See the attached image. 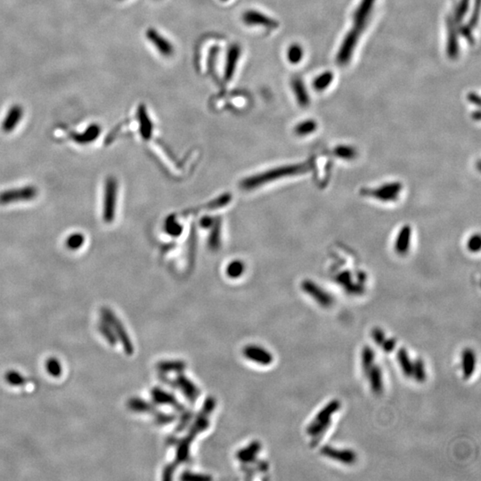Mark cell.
I'll return each mask as SVG.
<instances>
[{
	"label": "cell",
	"mask_w": 481,
	"mask_h": 481,
	"mask_svg": "<svg viewBox=\"0 0 481 481\" xmlns=\"http://www.w3.org/2000/svg\"><path fill=\"white\" fill-rule=\"evenodd\" d=\"M462 366L464 377L468 380L473 376L476 367V355L472 349H465L462 357Z\"/></svg>",
	"instance_id": "obj_21"
},
{
	"label": "cell",
	"mask_w": 481,
	"mask_h": 481,
	"mask_svg": "<svg viewBox=\"0 0 481 481\" xmlns=\"http://www.w3.org/2000/svg\"><path fill=\"white\" fill-rule=\"evenodd\" d=\"M321 454L332 460L340 462L344 465H353L357 462V454L350 449H337L329 446L321 448Z\"/></svg>",
	"instance_id": "obj_10"
},
{
	"label": "cell",
	"mask_w": 481,
	"mask_h": 481,
	"mask_svg": "<svg viewBox=\"0 0 481 481\" xmlns=\"http://www.w3.org/2000/svg\"><path fill=\"white\" fill-rule=\"evenodd\" d=\"M396 345H397V340H395L394 338H390L389 340H384L382 347L385 352L390 353L394 350Z\"/></svg>",
	"instance_id": "obj_44"
},
{
	"label": "cell",
	"mask_w": 481,
	"mask_h": 481,
	"mask_svg": "<svg viewBox=\"0 0 481 481\" xmlns=\"http://www.w3.org/2000/svg\"><path fill=\"white\" fill-rule=\"evenodd\" d=\"M398 360L404 374H405L407 377H412V376H413L414 363L411 361L410 357L408 356L407 349L402 348V349L398 350Z\"/></svg>",
	"instance_id": "obj_23"
},
{
	"label": "cell",
	"mask_w": 481,
	"mask_h": 481,
	"mask_svg": "<svg viewBox=\"0 0 481 481\" xmlns=\"http://www.w3.org/2000/svg\"><path fill=\"white\" fill-rule=\"evenodd\" d=\"M220 227H216L213 232H212V236L210 237V247L213 249H216L219 245H220Z\"/></svg>",
	"instance_id": "obj_40"
},
{
	"label": "cell",
	"mask_w": 481,
	"mask_h": 481,
	"mask_svg": "<svg viewBox=\"0 0 481 481\" xmlns=\"http://www.w3.org/2000/svg\"><path fill=\"white\" fill-rule=\"evenodd\" d=\"M413 376L420 383H423L426 381L427 373H426V369H425V365H424L423 361L420 358L419 359H416V361L414 363Z\"/></svg>",
	"instance_id": "obj_30"
},
{
	"label": "cell",
	"mask_w": 481,
	"mask_h": 481,
	"mask_svg": "<svg viewBox=\"0 0 481 481\" xmlns=\"http://www.w3.org/2000/svg\"><path fill=\"white\" fill-rule=\"evenodd\" d=\"M472 29L473 28H471L468 24L457 25L458 33L460 34L462 37H465V40L470 43L471 45L475 43V37L473 36Z\"/></svg>",
	"instance_id": "obj_35"
},
{
	"label": "cell",
	"mask_w": 481,
	"mask_h": 481,
	"mask_svg": "<svg viewBox=\"0 0 481 481\" xmlns=\"http://www.w3.org/2000/svg\"><path fill=\"white\" fill-rule=\"evenodd\" d=\"M38 191L37 187L34 186L13 188L0 193V205L19 203V202H29L37 197Z\"/></svg>",
	"instance_id": "obj_4"
},
{
	"label": "cell",
	"mask_w": 481,
	"mask_h": 481,
	"mask_svg": "<svg viewBox=\"0 0 481 481\" xmlns=\"http://www.w3.org/2000/svg\"><path fill=\"white\" fill-rule=\"evenodd\" d=\"M241 20L247 26H259L265 29H274L279 26L276 20L254 9L246 10L241 15Z\"/></svg>",
	"instance_id": "obj_7"
},
{
	"label": "cell",
	"mask_w": 481,
	"mask_h": 481,
	"mask_svg": "<svg viewBox=\"0 0 481 481\" xmlns=\"http://www.w3.org/2000/svg\"><path fill=\"white\" fill-rule=\"evenodd\" d=\"M333 79H334V74L332 71H324L314 79L313 87L315 91H324L332 84Z\"/></svg>",
	"instance_id": "obj_24"
},
{
	"label": "cell",
	"mask_w": 481,
	"mask_h": 481,
	"mask_svg": "<svg viewBox=\"0 0 481 481\" xmlns=\"http://www.w3.org/2000/svg\"><path fill=\"white\" fill-rule=\"evenodd\" d=\"M243 355L252 362L263 365H268L273 362V357L268 351L256 345H250L243 349Z\"/></svg>",
	"instance_id": "obj_14"
},
{
	"label": "cell",
	"mask_w": 481,
	"mask_h": 481,
	"mask_svg": "<svg viewBox=\"0 0 481 481\" xmlns=\"http://www.w3.org/2000/svg\"><path fill=\"white\" fill-rule=\"evenodd\" d=\"M46 369L53 376H59L62 373V366L56 359H49L46 364Z\"/></svg>",
	"instance_id": "obj_38"
},
{
	"label": "cell",
	"mask_w": 481,
	"mask_h": 481,
	"mask_svg": "<svg viewBox=\"0 0 481 481\" xmlns=\"http://www.w3.org/2000/svg\"><path fill=\"white\" fill-rule=\"evenodd\" d=\"M468 99L472 104H476V105H480V103H481V99H480L479 95H477L476 93H473H473H470Z\"/></svg>",
	"instance_id": "obj_45"
},
{
	"label": "cell",
	"mask_w": 481,
	"mask_h": 481,
	"mask_svg": "<svg viewBox=\"0 0 481 481\" xmlns=\"http://www.w3.org/2000/svg\"><path fill=\"white\" fill-rule=\"evenodd\" d=\"M137 116L139 122L140 134L145 140H148L152 136L154 126L148 115L147 109L145 107V104H140L137 107Z\"/></svg>",
	"instance_id": "obj_19"
},
{
	"label": "cell",
	"mask_w": 481,
	"mask_h": 481,
	"mask_svg": "<svg viewBox=\"0 0 481 481\" xmlns=\"http://www.w3.org/2000/svg\"><path fill=\"white\" fill-rule=\"evenodd\" d=\"M6 380L9 383H11L12 385H21V383L23 382V378L21 374L14 373V372L9 373L6 376Z\"/></svg>",
	"instance_id": "obj_43"
},
{
	"label": "cell",
	"mask_w": 481,
	"mask_h": 481,
	"mask_svg": "<svg viewBox=\"0 0 481 481\" xmlns=\"http://www.w3.org/2000/svg\"><path fill=\"white\" fill-rule=\"evenodd\" d=\"M85 243V237L80 233H74L67 237L65 240V246L67 249L71 250H77L80 249Z\"/></svg>",
	"instance_id": "obj_28"
},
{
	"label": "cell",
	"mask_w": 481,
	"mask_h": 481,
	"mask_svg": "<svg viewBox=\"0 0 481 481\" xmlns=\"http://www.w3.org/2000/svg\"><path fill=\"white\" fill-rule=\"evenodd\" d=\"M220 1H222V2H227V1H229V0H220Z\"/></svg>",
	"instance_id": "obj_47"
},
{
	"label": "cell",
	"mask_w": 481,
	"mask_h": 481,
	"mask_svg": "<svg viewBox=\"0 0 481 481\" xmlns=\"http://www.w3.org/2000/svg\"><path fill=\"white\" fill-rule=\"evenodd\" d=\"M361 33H362V31H360L359 29L352 28L348 33L346 34L344 39L340 45V49L338 51V54H337L336 62L338 64H340L341 66H344L350 62L353 53H354L355 48L357 46L358 39L360 37Z\"/></svg>",
	"instance_id": "obj_5"
},
{
	"label": "cell",
	"mask_w": 481,
	"mask_h": 481,
	"mask_svg": "<svg viewBox=\"0 0 481 481\" xmlns=\"http://www.w3.org/2000/svg\"><path fill=\"white\" fill-rule=\"evenodd\" d=\"M244 271V264L240 260H235V261L229 263L227 268V274L229 277L237 278L240 276Z\"/></svg>",
	"instance_id": "obj_32"
},
{
	"label": "cell",
	"mask_w": 481,
	"mask_h": 481,
	"mask_svg": "<svg viewBox=\"0 0 481 481\" xmlns=\"http://www.w3.org/2000/svg\"><path fill=\"white\" fill-rule=\"evenodd\" d=\"M214 407H215V401L212 398H209L205 403L204 408H203V411L201 412L196 422L194 423L191 432H189L188 435L186 438H184V440H181V442L179 443L174 463L171 465V467L167 468L164 473V478L166 480L170 479V476L172 475V472H174L178 465H181L188 459L190 444L192 441L195 440V436L198 435L200 432H204V430L209 426L208 415L212 413Z\"/></svg>",
	"instance_id": "obj_1"
},
{
	"label": "cell",
	"mask_w": 481,
	"mask_h": 481,
	"mask_svg": "<svg viewBox=\"0 0 481 481\" xmlns=\"http://www.w3.org/2000/svg\"><path fill=\"white\" fill-rule=\"evenodd\" d=\"M480 14H481V0H475L473 12L470 16L469 22H468V25L471 28H475L477 26L480 20Z\"/></svg>",
	"instance_id": "obj_36"
},
{
	"label": "cell",
	"mask_w": 481,
	"mask_h": 481,
	"mask_svg": "<svg viewBox=\"0 0 481 481\" xmlns=\"http://www.w3.org/2000/svg\"><path fill=\"white\" fill-rule=\"evenodd\" d=\"M212 223H213V220L212 218H209V217H205L203 220H201V226L204 228V229H207V228H210L212 226Z\"/></svg>",
	"instance_id": "obj_46"
},
{
	"label": "cell",
	"mask_w": 481,
	"mask_h": 481,
	"mask_svg": "<svg viewBox=\"0 0 481 481\" xmlns=\"http://www.w3.org/2000/svg\"><path fill=\"white\" fill-rule=\"evenodd\" d=\"M129 406L132 410L137 412H148L152 409L149 404L145 403L141 399H131L129 403Z\"/></svg>",
	"instance_id": "obj_37"
},
{
	"label": "cell",
	"mask_w": 481,
	"mask_h": 481,
	"mask_svg": "<svg viewBox=\"0 0 481 481\" xmlns=\"http://www.w3.org/2000/svg\"><path fill=\"white\" fill-rule=\"evenodd\" d=\"M170 384L178 387L180 391L183 392V394L185 395V397L191 400L192 402L195 401L199 396V390L197 387L183 374H179L176 381L170 382Z\"/></svg>",
	"instance_id": "obj_17"
},
{
	"label": "cell",
	"mask_w": 481,
	"mask_h": 481,
	"mask_svg": "<svg viewBox=\"0 0 481 481\" xmlns=\"http://www.w3.org/2000/svg\"><path fill=\"white\" fill-rule=\"evenodd\" d=\"M102 315H103V317H104L105 322L109 324V326L112 327V329L114 330V332L118 335L121 343L123 345L126 352L129 355H131L134 351L133 344L129 340V335L126 332V330L123 327L122 324L120 323V320L117 319L116 315L112 313V310H110L109 308H106V307L102 309Z\"/></svg>",
	"instance_id": "obj_6"
},
{
	"label": "cell",
	"mask_w": 481,
	"mask_h": 481,
	"mask_svg": "<svg viewBox=\"0 0 481 481\" xmlns=\"http://www.w3.org/2000/svg\"><path fill=\"white\" fill-rule=\"evenodd\" d=\"M470 4H471V0H460L459 1L457 8H456L455 15L453 16L457 24L461 23L464 20V18H465L466 13L469 10Z\"/></svg>",
	"instance_id": "obj_31"
},
{
	"label": "cell",
	"mask_w": 481,
	"mask_h": 481,
	"mask_svg": "<svg viewBox=\"0 0 481 481\" xmlns=\"http://www.w3.org/2000/svg\"><path fill=\"white\" fill-rule=\"evenodd\" d=\"M286 57L291 64H299L304 57V49L298 43H293L287 48Z\"/></svg>",
	"instance_id": "obj_25"
},
{
	"label": "cell",
	"mask_w": 481,
	"mask_h": 481,
	"mask_svg": "<svg viewBox=\"0 0 481 481\" xmlns=\"http://www.w3.org/2000/svg\"><path fill=\"white\" fill-rule=\"evenodd\" d=\"M260 448H261V447L259 446L258 443H253V444L249 445V447H248V448L242 449L237 455V457H238V459H240L242 462H249L255 457Z\"/></svg>",
	"instance_id": "obj_29"
},
{
	"label": "cell",
	"mask_w": 481,
	"mask_h": 481,
	"mask_svg": "<svg viewBox=\"0 0 481 481\" xmlns=\"http://www.w3.org/2000/svg\"><path fill=\"white\" fill-rule=\"evenodd\" d=\"M374 358H375V355L373 349L369 346L364 347V349L362 350V366L366 376L368 375L370 370L373 367Z\"/></svg>",
	"instance_id": "obj_27"
},
{
	"label": "cell",
	"mask_w": 481,
	"mask_h": 481,
	"mask_svg": "<svg viewBox=\"0 0 481 481\" xmlns=\"http://www.w3.org/2000/svg\"><path fill=\"white\" fill-rule=\"evenodd\" d=\"M240 54L241 47L239 44L234 43L230 45L227 53L224 69V78L227 81H229L234 78V75L237 71V64L240 60Z\"/></svg>",
	"instance_id": "obj_11"
},
{
	"label": "cell",
	"mask_w": 481,
	"mask_h": 481,
	"mask_svg": "<svg viewBox=\"0 0 481 481\" xmlns=\"http://www.w3.org/2000/svg\"><path fill=\"white\" fill-rule=\"evenodd\" d=\"M118 182L114 177H109L105 181L104 187V205H103V220L105 223L113 222L116 213Z\"/></svg>",
	"instance_id": "obj_3"
},
{
	"label": "cell",
	"mask_w": 481,
	"mask_h": 481,
	"mask_svg": "<svg viewBox=\"0 0 481 481\" xmlns=\"http://www.w3.org/2000/svg\"><path fill=\"white\" fill-rule=\"evenodd\" d=\"M375 2L376 0H361L353 15L354 28L359 29L363 32V30L366 27L367 21L369 20L370 15L373 12Z\"/></svg>",
	"instance_id": "obj_9"
},
{
	"label": "cell",
	"mask_w": 481,
	"mask_h": 481,
	"mask_svg": "<svg viewBox=\"0 0 481 481\" xmlns=\"http://www.w3.org/2000/svg\"><path fill=\"white\" fill-rule=\"evenodd\" d=\"M372 337H373V340L375 341V343L381 347L386 340L385 333L381 328L379 327L373 328L372 331Z\"/></svg>",
	"instance_id": "obj_39"
},
{
	"label": "cell",
	"mask_w": 481,
	"mask_h": 481,
	"mask_svg": "<svg viewBox=\"0 0 481 481\" xmlns=\"http://www.w3.org/2000/svg\"><path fill=\"white\" fill-rule=\"evenodd\" d=\"M23 116V109L21 105H12L4 117L1 124V129L4 133H11L20 123Z\"/></svg>",
	"instance_id": "obj_15"
},
{
	"label": "cell",
	"mask_w": 481,
	"mask_h": 481,
	"mask_svg": "<svg viewBox=\"0 0 481 481\" xmlns=\"http://www.w3.org/2000/svg\"><path fill=\"white\" fill-rule=\"evenodd\" d=\"M315 128H316V124H315L314 120H305V121H302L296 126L295 132L297 133L298 135L303 136V135H307V134H309L312 131H314Z\"/></svg>",
	"instance_id": "obj_33"
},
{
	"label": "cell",
	"mask_w": 481,
	"mask_h": 481,
	"mask_svg": "<svg viewBox=\"0 0 481 481\" xmlns=\"http://www.w3.org/2000/svg\"><path fill=\"white\" fill-rule=\"evenodd\" d=\"M340 407H341V404L339 400H336V399L328 403L327 405L317 414L312 423L331 425V423H332L331 418H332V415L340 410Z\"/></svg>",
	"instance_id": "obj_20"
},
{
	"label": "cell",
	"mask_w": 481,
	"mask_h": 481,
	"mask_svg": "<svg viewBox=\"0 0 481 481\" xmlns=\"http://www.w3.org/2000/svg\"><path fill=\"white\" fill-rule=\"evenodd\" d=\"M302 290L307 292V294L310 295L315 301H317L323 307H330L333 303V299L331 297V295L328 294L326 291L322 290L320 287L316 286L311 281H305L303 282Z\"/></svg>",
	"instance_id": "obj_13"
},
{
	"label": "cell",
	"mask_w": 481,
	"mask_h": 481,
	"mask_svg": "<svg viewBox=\"0 0 481 481\" xmlns=\"http://www.w3.org/2000/svg\"><path fill=\"white\" fill-rule=\"evenodd\" d=\"M367 376H369L370 385L373 393L381 394L383 390V379L381 368L378 365H373Z\"/></svg>",
	"instance_id": "obj_22"
},
{
	"label": "cell",
	"mask_w": 481,
	"mask_h": 481,
	"mask_svg": "<svg viewBox=\"0 0 481 481\" xmlns=\"http://www.w3.org/2000/svg\"><path fill=\"white\" fill-rule=\"evenodd\" d=\"M302 170L301 166H287L276 168L274 170L265 171L260 174L255 175L243 179L240 183V187L244 190H252L258 187H261L266 183L271 182L275 179H281L290 175L298 173Z\"/></svg>",
	"instance_id": "obj_2"
},
{
	"label": "cell",
	"mask_w": 481,
	"mask_h": 481,
	"mask_svg": "<svg viewBox=\"0 0 481 481\" xmlns=\"http://www.w3.org/2000/svg\"><path fill=\"white\" fill-rule=\"evenodd\" d=\"M99 329L100 331H101V332L103 333V335L106 338V340H108L110 343H112V344H114V343H115V340H115V338H114L113 333H112V332H110V331H111V329H110V327H109L108 324H107V323H105V324H101Z\"/></svg>",
	"instance_id": "obj_41"
},
{
	"label": "cell",
	"mask_w": 481,
	"mask_h": 481,
	"mask_svg": "<svg viewBox=\"0 0 481 481\" xmlns=\"http://www.w3.org/2000/svg\"><path fill=\"white\" fill-rule=\"evenodd\" d=\"M152 395H153V398H154V400L160 403V404H165V405H169V406H172V407H181V406L179 405L176 398H174V397H173L172 395L170 394V393H167L165 391H163V390H153Z\"/></svg>",
	"instance_id": "obj_26"
},
{
	"label": "cell",
	"mask_w": 481,
	"mask_h": 481,
	"mask_svg": "<svg viewBox=\"0 0 481 481\" xmlns=\"http://www.w3.org/2000/svg\"><path fill=\"white\" fill-rule=\"evenodd\" d=\"M101 132L102 128L100 127V125L94 123L88 126L82 133H72L71 137L75 143L79 145H87L96 141L99 137Z\"/></svg>",
	"instance_id": "obj_16"
},
{
	"label": "cell",
	"mask_w": 481,
	"mask_h": 481,
	"mask_svg": "<svg viewBox=\"0 0 481 481\" xmlns=\"http://www.w3.org/2000/svg\"><path fill=\"white\" fill-rule=\"evenodd\" d=\"M166 228L168 233H170V235H172V236H179V234L181 233L180 232L181 227L177 222H175L174 220H169L167 222Z\"/></svg>",
	"instance_id": "obj_42"
},
{
	"label": "cell",
	"mask_w": 481,
	"mask_h": 481,
	"mask_svg": "<svg viewBox=\"0 0 481 481\" xmlns=\"http://www.w3.org/2000/svg\"><path fill=\"white\" fill-rule=\"evenodd\" d=\"M145 37L162 56L169 58L174 55L175 47L173 44L160 33L157 29L149 28L145 32Z\"/></svg>",
	"instance_id": "obj_8"
},
{
	"label": "cell",
	"mask_w": 481,
	"mask_h": 481,
	"mask_svg": "<svg viewBox=\"0 0 481 481\" xmlns=\"http://www.w3.org/2000/svg\"><path fill=\"white\" fill-rule=\"evenodd\" d=\"M290 86L298 104L301 107H307L310 103V98L303 79L299 76H294L290 80Z\"/></svg>",
	"instance_id": "obj_18"
},
{
	"label": "cell",
	"mask_w": 481,
	"mask_h": 481,
	"mask_svg": "<svg viewBox=\"0 0 481 481\" xmlns=\"http://www.w3.org/2000/svg\"><path fill=\"white\" fill-rule=\"evenodd\" d=\"M448 55L451 59H456L459 55V40H458V29L457 23L454 17L448 18Z\"/></svg>",
	"instance_id": "obj_12"
},
{
	"label": "cell",
	"mask_w": 481,
	"mask_h": 481,
	"mask_svg": "<svg viewBox=\"0 0 481 481\" xmlns=\"http://www.w3.org/2000/svg\"><path fill=\"white\" fill-rule=\"evenodd\" d=\"M158 368L162 370V371H164V372H171V371L179 372V371H182L185 368V365H184L183 362H179V361H177V362H163V363L159 364Z\"/></svg>",
	"instance_id": "obj_34"
}]
</instances>
